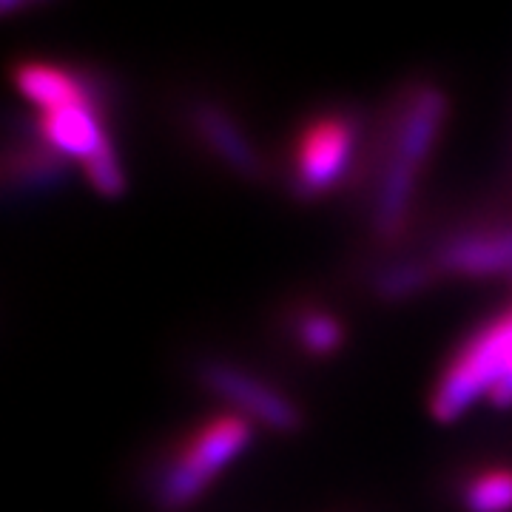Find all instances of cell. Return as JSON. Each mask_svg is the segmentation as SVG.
Returning a JSON list of instances; mask_svg holds the SVG:
<instances>
[{
	"mask_svg": "<svg viewBox=\"0 0 512 512\" xmlns=\"http://www.w3.org/2000/svg\"><path fill=\"white\" fill-rule=\"evenodd\" d=\"M106 89L83 103L60 106V109L37 111L32 128L37 137L52 146L66 160H74L83 168L114 148L106 131Z\"/></svg>",
	"mask_w": 512,
	"mask_h": 512,
	"instance_id": "cell-6",
	"label": "cell"
},
{
	"mask_svg": "<svg viewBox=\"0 0 512 512\" xmlns=\"http://www.w3.org/2000/svg\"><path fill=\"white\" fill-rule=\"evenodd\" d=\"M69 177V160L60 157L55 148L46 146L37 131L29 126V137L18 146L6 151L3 165V188L6 197H43L66 183Z\"/></svg>",
	"mask_w": 512,
	"mask_h": 512,
	"instance_id": "cell-10",
	"label": "cell"
},
{
	"mask_svg": "<svg viewBox=\"0 0 512 512\" xmlns=\"http://www.w3.org/2000/svg\"><path fill=\"white\" fill-rule=\"evenodd\" d=\"M512 367V311L478 328L441 370L430 413L441 424L461 419L481 396H493Z\"/></svg>",
	"mask_w": 512,
	"mask_h": 512,
	"instance_id": "cell-3",
	"label": "cell"
},
{
	"mask_svg": "<svg viewBox=\"0 0 512 512\" xmlns=\"http://www.w3.org/2000/svg\"><path fill=\"white\" fill-rule=\"evenodd\" d=\"M12 77L18 92L37 111L83 103L103 92V83L92 72H74L69 66H57L49 60H23L12 69Z\"/></svg>",
	"mask_w": 512,
	"mask_h": 512,
	"instance_id": "cell-9",
	"label": "cell"
},
{
	"mask_svg": "<svg viewBox=\"0 0 512 512\" xmlns=\"http://www.w3.org/2000/svg\"><path fill=\"white\" fill-rule=\"evenodd\" d=\"M83 171H86V183L92 185L100 197H106V200H117V197H123V194H126L128 180H126V171H123V163H120L117 148H111V151H106L103 157H97V160L86 165Z\"/></svg>",
	"mask_w": 512,
	"mask_h": 512,
	"instance_id": "cell-14",
	"label": "cell"
},
{
	"mask_svg": "<svg viewBox=\"0 0 512 512\" xmlns=\"http://www.w3.org/2000/svg\"><path fill=\"white\" fill-rule=\"evenodd\" d=\"M188 123L194 134L208 146V151L228 165L234 174L245 180H262L265 177V160L256 151L254 140L239 126L231 111L214 103V100H197L188 109Z\"/></svg>",
	"mask_w": 512,
	"mask_h": 512,
	"instance_id": "cell-8",
	"label": "cell"
},
{
	"mask_svg": "<svg viewBox=\"0 0 512 512\" xmlns=\"http://www.w3.org/2000/svg\"><path fill=\"white\" fill-rule=\"evenodd\" d=\"M362 117L350 111H325L299 128L291 154L293 197L313 202L328 197L348 180L350 168L359 157Z\"/></svg>",
	"mask_w": 512,
	"mask_h": 512,
	"instance_id": "cell-4",
	"label": "cell"
},
{
	"mask_svg": "<svg viewBox=\"0 0 512 512\" xmlns=\"http://www.w3.org/2000/svg\"><path fill=\"white\" fill-rule=\"evenodd\" d=\"M464 512H512V467H484L458 487Z\"/></svg>",
	"mask_w": 512,
	"mask_h": 512,
	"instance_id": "cell-13",
	"label": "cell"
},
{
	"mask_svg": "<svg viewBox=\"0 0 512 512\" xmlns=\"http://www.w3.org/2000/svg\"><path fill=\"white\" fill-rule=\"evenodd\" d=\"M291 336L302 353L313 359H325L345 345V325L336 313L325 308H302L293 316Z\"/></svg>",
	"mask_w": 512,
	"mask_h": 512,
	"instance_id": "cell-12",
	"label": "cell"
},
{
	"mask_svg": "<svg viewBox=\"0 0 512 512\" xmlns=\"http://www.w3.org/2000/svg\"><path fill=\"white\" fill-rule=\"evenodd\" d=\"M197 376L211 396H217L231 407V413L248 419L251 424L268 427L282 436L302 430V407L276 384L256 376L254 370H245L225 359H205Z\"/></svg>",
	"mask_w": 512,
	"mask_h": 512,
	"instance_id": "cell-5",
	"label": "cell"
},
{
	"mask_svg": "<svg viewBox=\"0 0 512 512\" xmlns=\"http://www.w3.org/2000/svg\"><path fill=\"white\" fill-rule=\"evenodd\" d=\"M447 109V94L433 83L416 86L396 106L370 194V231L379 242H396L404 234L421 171L439 143Z\"/></svg>",
	"mask_w": 512,
	"mask_h": 512,
	"instance_id": "cell-1",
	"label": "cell"
},
{
	"mask_svg": "<svg viewBox=\"0 0 512 512\" xmlns=\"http://www.w3.org/2000/svg\"><path fill=\"white\" fill-rule=\"evenodd\" d=\"M490 402H493L495 407H512V367H510V373L504 376V382L495 387V393L490 396Z\"/></svg>",
	"mask_w": 512,
	"mask_h": 512,
	"instance_id": "cell-15",
	"label": "cell"
},
{
	"mask_svg": "<svg viewBox=\"0 0 512 512\" xmlns=\"http://www.w3.org/2000/svg\"><path fill=\"white\" fill-rule=\"evenodd\" d=\"M436 276L439 271H436L433 259L404 256V259L387 262L370 276V291L382 302H407V299L419 296L421 291H427Z\"/></svg>",
	"mask_w": 512,
	"mask_h": 512,
	"instance_id": "cell-11",
	"label": "cell"
},
{
	"mask_svg": "<svg viewBox=\"0 0 512 512\" xmlns=\"http://www.w3.org/2000/svg\"><path fill=\"white\" fill-rule=\"evenodd\" d=\"M439 274L453 276H512V222L481 225L441 239L430 254Z\"/></svg>",
	"mask_w": 512,
	"mask_h": 512,
	"instance_id": "cell-7",
	"label": "cell"
},
{
	"mask_svg": "<svg viewBox=\"0 0 512 512\" xmlns=\"http://www.w3.org/2000/svg\"><path fill=\"white\" fill-rule=\"evenodd\" d=\"M254 441V424L237 413H220L202 421L148 478V495L157 512L191 510L211 484L237 461Z\"/></svg>",
	"mask_w": 512,
	"mask_h": 512,
	"instance_id": "cell-2",
	"label": "cell"
}]
</instances>
